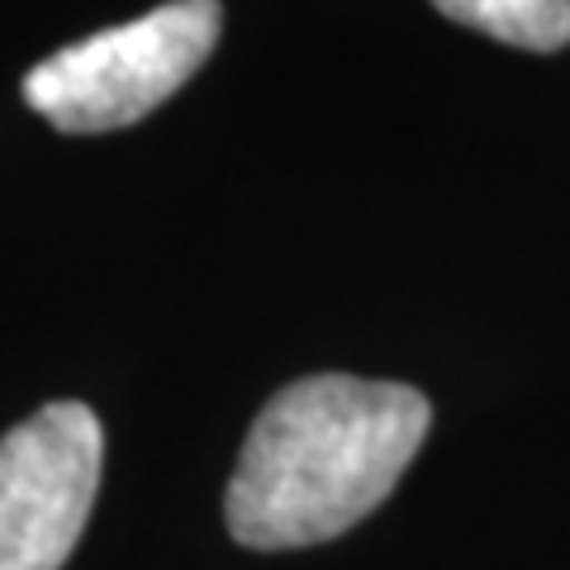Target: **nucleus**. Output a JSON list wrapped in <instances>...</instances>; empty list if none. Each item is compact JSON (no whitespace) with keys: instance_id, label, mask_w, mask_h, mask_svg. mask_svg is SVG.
I'll return each instance as SVG.
<instances>
[{"instance_id":"nucleus-4","label":"nucleus","mask_w":570,"mask_h":570,"mask_svg":"<svg viewBox=\"0 0 570 570\" xmlns=\"http://www.w3.org/2000/svg\"><path fill=\"white\" fill-rule=\"evenodd\" d=\"M433 6L456 24L528 52H557L570 43V0H433Z\"/></svg>"},{"instance_id":"nucleus-2","label":"nucleus","mask_w":570,"mask_h":570,"mask_svg":"<svg viewBox=\"0 0 570 570\" xmlns=\"http://www.w3.org/2000/svg\"><path fill=\"white\" fill-rule=\"evenodd\" d=\"M219 0H167L129 24L48 52L24 77V100L62 134L138 124L205 67L219 43Z\"/></svg>"},{"instance_id":"nucleus-3","label":"nucleus","mask_w":570,"mask_h":570,"mask_svg":"<svg viewBox=\"0 0 570 570\" xmlns=\"http://www.w3.org/2000/svg\"><path fill=\"white\" fill-rule=\"evenodd\" d=\"M105 428L52 400L0 438V570H62L100 494Z\"/></svg>"},{"instance_id":"nucleus-1","label":"nucleus","mask_w":570,"mask_h":570,"mask_svg":"<svg viewBox=\"0 0 570 570\" xmlns=\"http://www.w3.org/2000/svg\"><path fill=\"white\" fill-rule=\"evenodd\" d=\"M423 390L366 376H305L266 400L247 428L224 519L234 542L291 551L343 538L376 513L423 448Z\"/></svg>"}]
</instances>
